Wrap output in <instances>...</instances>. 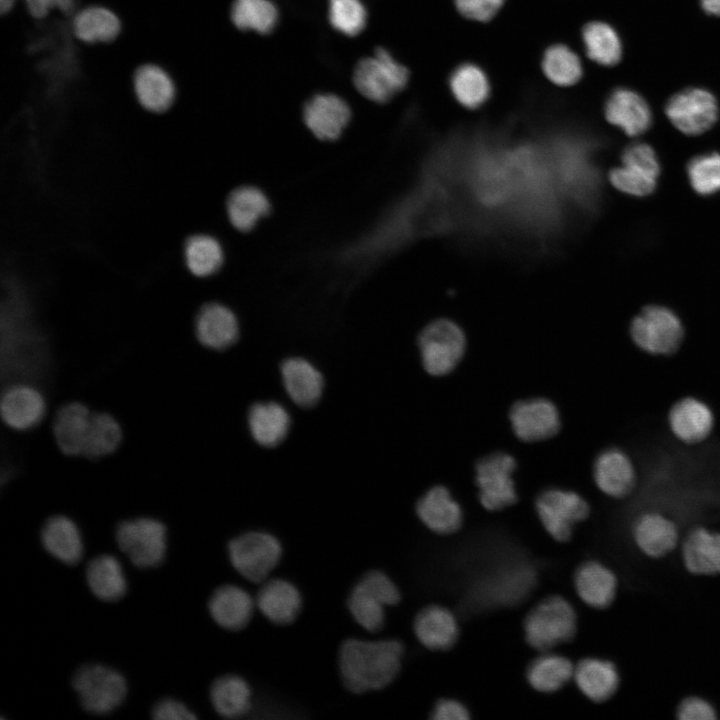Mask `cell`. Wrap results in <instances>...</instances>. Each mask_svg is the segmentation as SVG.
<instances>
[{
	"label": "cell",
	"instance_id": "f5cc1de1",
	"mask_svg": "<svg viewBox=\"0 0 720 720\" xmlns=\"http://www.w3.org/2000/svg\"><path fill=\"white\" fill-rule=\"evenodd\" d=\"M28 12L31 16L41 19L54 8H57L56 0H25Z\"/></svg>",
	"mask_w": 720,
	"mask_h": 720
},
{
	"label": "cell",
	"instance_id": "c3c4849f",
	"mask_svg": "<svg viewBox=\"0 0 720 720\" xmlns=\"http://www.w3.org/2000/svg\"><path fill=\"white\" fill-rule=\"evenodd\" d=\"M458 12L470 20L487 22L504 5L505 0H454Z\"/></svg>",
	"mask_w": 720,
	"mask_h": 720
},
{
	"label": "cell",
	"instance_id": "d6986e66",
	"mask_svg": "<svg viewBox=\"0 0 720 720\" xmlns=\"http://www.w3.org/2000/svg\"><path fill=\"white\" fill-rule=\"evenodd\" d=\"M1 416L4 423L16 431L34 428L46 414L42 393L30 384L10 385L1 399Z\"/></svg>",
	"mask_w": 720,
	"mask_h": 720
},
{
	"label": "cell",
	"instance_id": "44dd1931",
	"mask_svg": "<svg viewBox=\"0 0 720 720\" xmlns=\"http://www.w3.org/2000/svg\"><path fill=\"white\" fill-rule=\"evenodd\" d=\"M304 121L315 137L323 141L339 138L350 121L348 104L332 94H319L304 107Z\"/></svg>",
	"mask_w": 720,
	"mask_h": 720
},
{
	"label": "cell",
	"instance_id": "816d5d0a",
	"mask_svg": "<svg viewBox=\"0 0 720 720\" xmlns=\"http://www.w3.org/2000/svg\"><path fill=\"white\" fill-rule=\"evenodd\" d=\"M431 718L435 720H467L470 718V714L459 701L442 699L434 706Z\"/></svg>",
	"mask_w": 720,
	"mask_h": 720
},
{
	"label": "cell",
	"instance_id": "7402d4cb",
	"mask_svg": "<svg viewBox=\"0 0 720 720\" xmlns=\"http://www.w3.org/2000/svg\"><path fill=\"white\" fill-rule=\"evenodd\" d=\"M684 568L697 576L720 574V532L704 526L692 528L681 544Z\"/></svg>",
	"mask_w": 720,
	"mask_h": 720
},
{
	"label": "cell",
	"instance_id": "f6af8a7d",
	"mask_svg": "<svg viewBox=\"0 0 720 720\" xmlns=\"http://www.w3.org/2000/svg\"><path fill=\"white\" fill-rule=\"evenodd\" d=\"M329 20L337 31L354 36L365 27L367 13L360 0H329Z\"/></svg>",
	"mask_w": 720,
	"mask_h": 720
},
{
	"label": "cell",
	"instance_id": "bcb514c9",
	"mask_svg": "<svg viewBox=\"0 0 720 720\" xmlns=\"http://www.w3.org/2000/svg\"><path fill=\"white\" fill-rule=\"evenodd\" d=\"M609 179L615 188L624 193L645 196L655 189L657 178L640 169L621 165L610 172Z\"/></svg>",
	"mask_w": 720,
	"mask_h": 720
},
{
	"label": "cell",
	"instance_id": "11a10c76",
	"mask_svg": "<svg viewBox=\"0 0 720 720\" xmlns=\"http://www.w3.org/2000/svg\"><path fill=\"white\" fill-rule=\"evenodd\" d=\"M75 1L76 0H56L57 9L63 13H70L74 8Z\"/></svg>",
	"mask_w": 720,
	"mask_h": 720
},
{
	"label": "cell",
	"instance_id": "f35d334b",
	"mask_svg": "<svg viewBox=\"0 0 720 720\" xmlns=\"http://www.w3.org/2000/svg\"><path fill=\"white\" fill-rule=\"evenodd\" d=\"M574 669L572 662L566 657L544 653L529 664L526 675L535 690L551 693L561 689L573 678Z\"/></svg>",
	"mask_w": 720,
	"mask_h": 720
},
{
	"label": "cell",
	"instance_id": "836d02e7",
	"mask_svg": "<svg viewBox=\"0 0 720 720\" xmlns=\"http://www.w3.org/2000/svg\"><path fill=\"white\" fill-rule=\"evenodd\" d=\"M448 83L453 97L467 109L479 108L490 96L491 85L486 72L471 62L456 66Z\"/></svg>",
	"mask_w": 720,
	"mask_h": 720
},
{
	"label": "cell",
	"instance_id": "f546056e",
	"mask_svg": "<svg viewBox=\"0 0 720 720\" xmlns=\"http://www.w3.org/2000/svg\"><path fill=\"white\" fill-rule=\"evenodd\" d=\"M133 88L141 106L156 113L168 110L176 95V87L169 74L150 63L141 65L135 71Z\"/></svg>",
	"mask_w": 720,
	"mask_h": 720
},
{
	"label": "cell",
	"instance_id": "7a4b0ae2",
	"mask_svg": "<svg viewBox=\"0 0 720 720\" xmlns=\"http://www.w3.org/2000/svg\"><path fill=\"white\" fill-rule=\"evenodd\" d=\"M629 335L639 351L653 357H671L682 347L685 329L671 309L649 305L632 319Z\"/></svg>",
	"mask_w": 720,
	"mask_h": 720
},
{
	"label": "cell",
	"instance_id": "7dc6e473",
	"mask_svg": "<svg viewBox=\"0 0 720 720\" xmlns=\"http://www.w3.org/2000/svg\"><path fill=\"white\" fill-rule=\"evenodd\" d=\"M622 164L640 169L656 178L660 171L655 151L645 143H634L628 146L622 154Z\"/></svg>",
	"mask_w": 720,
	"mask_h": 720
},
{
	"label": "cell",
	"instance_id": "4dcf8cb0",
	"mask_svg": "<svg viewBox=\"0 0 720 720\" xmlns=\"http://www.w3.org/2000/svg\"><path fill=\"white\" fill-rule=\"evenodd\" d=\"M574 679L579 690L593 702L609 700L618 690L620 675L610 660L585 658L574 669Z\"/></svg>",
	"mask_w": 720,
	"mask_h": 720
},
{
	"label": "cell",
	"instance_id": "7c38bea8",
	"mask_svg": "<svg viewBox=\"0 0 720 720\" xmlns=\"http://www.w3.org/2000/svg\"><path fill=\"white\" fill-rule=\"evenodd\" d=\"M665 112L671 123L681 132L697 135L713 126L718 117L715 97L700 88H688L673 95Z\"/></svg>",
	"mask_w": 720,
	"mask_h": 720
},
{
	"label": "cell",
	"instance_id": "ba28073f",
	"mask_svg": "<svg viewBox=\"0 0 720 720\" xmlns=\"http://www.w3.org/2000/svg\"><path fill=\"white\" fill-rule=\"evenodd\" d=\"M72 684L84 709L94 714L112 712L122 703L127 692L124 677L116 670L99 664L79 668Z\"/></svg>",
	"mask_w": 720,
	"mask_h": 720
},
{
	"label": "cell",
	"instance_id": "ab89813d",
	"mask_svg": "<svg viewBox=\"0 0 720 720\" xmlns=\"http://www.w3.org/2000/svg\"><path fill=\"white\" fill-rule=\"evenodd\" d=\"M582 41L587 56L600 65H615L622 56L620 38L607 23L593 21L586 24L582 29Z\"/></svg>",
	"mask_w": 720,
	"mask_h": 720
},
{
	"label": "cell",
	"instance_id": "1f68e13d",
	"mask_svg": "<svg viewBox=\"0 0 720 720\" xmlns=\"http://www.w3.org/2000/svg\"><path fill=\"white\" fill-rule=\"evenodd\" d=\"M41 540L45 549L55 558L73 565L83 553V544L76 524L66 516L50 517L44 524Z\"/></svg>",
	"mask_w": 720,
	"mask_h": 720
},
{
	"label": "cell",
	"instance_id": "4316f807",
	"mask_svg": "<svg viewBox=\"0 0 720 720\" xmlns=\"http://www.w3.org/2000/svg\"><path fill=\"white\" fill-rule=\"evenodd\" d=\"M416 513L427 528L441 535L456 532L463 522L460 505L443 486L429 489L418 500Z\"/></svg>",
	"mask_w": 720,
	"mask_h": 720
},
{
	"label": "cell",
	"instance_id": "83f0119b",
	"mask_svg": "<svg viewBox=\"0 0 720 720\" xmlns=\"http://www.w3.org/2000/svg\"><path fill=\"white\" fill-rule=\"evenodd\" d=\"M607 121L622 129L628 136L645 132L651 124V111L646 101L629 89H616L605 104Z\"/></svg>",
	"mask_w": 720,
	"mask_h": 720
},
{
	"label": "cell",
	"instance_id": "f1b7e54d",
	"mask_svg": "<svg viewBox=\"0 0 720 720\" xmlns=\"http://www.w3.org/2000/svg\"><path fill=\"white\" fill-rule=\"evenodd\" d=\"M414 633L420 643L431 650H448L457 641L458 623L452 612L439 605H430L418 612Z\"/></svg>",
	"mask_w": 720,
	"mask_h": 720
},
{
	"label": "cell",
	"instance_id": "cb8c5ba5",
	"mask_svg": "<svg viewBox=\"0 0 720 720\" xmlns=\"http://www.w3.org/2000/svg\"><path fill=\"white\" fill-rule=\"evenodd\" d=\"M256 607L272 623L288 625L295 621L302 607L298 589L280 578L267 579L255 597Z\"/></svg>",
	"mask_w": 720,
	"mask_h": 720
},
{
	"label": "cell",
	"instance_id": "d6a6232c",
	"mask_svg": "<svg viewBox=\"0 0 720 720\" xmlns=\"http://www.w3.org/2000/svg\"><path fill=\"white\" fill-rule=\"evenodd\" d=\"M270 209L267 196L255 186H241L234 189L226 202L229 221L241 232L252 230L260 219L270 213Z\"/></svg>",
	"mask_w": 720,
	"mask_h": 720
},
{
	"label": "cell",
	"instance_id": "484cf974",
	"mask_svg": "<svg viewBox=\"0 0 720 720\" xmlns=\"http://www.w3.org/2000/svg\"><path fill=\"white\" fill-rule=\"evenodd\" d=\"M574 585L580 599L596 609L608 608L615 600L618 579L616 574L596 560L583 562L575 571Z\"/></svg>",
	"mask_w": 720,
	"mask_h": 720
},
{
	"label": "cell",
	"instance_id": "b9f144b4",
	"mask_svg": "<svg viewBox=\"0 0 720 720\" xmlns=\"http://www.w3.org/2000/svg\"><path fill=\"white\" fill-rule=\"evenodd\" d=\"M220 243L208 235H194L185 243V261L189 271L198 277L214 274L223 264Z\"/></svg>",
	"mask_w": 720,
	"mask_h": 720
},
{
	"label": "cell",
	"instance_id": "5b68a950",
	"mask_svg": "<svg viewBox=\"0 0 720 720\" xmlns=\"http://www.w3.org/2000/svg\"><path fill=\"white\" fill-rule=\"evenodd\" d=\"M228 553L233 567L242 577L261 584L278 565L282 547L273 535L251 531L231 540Z\"/></svg>",
	"mask_w": 720,
	"mask_h": 720
},
{
	"label": "cell",
	"instance_id": "603a6c76",
	"mask_svg": "<svg viewBox=\"0 0 720 720\" xmlns=\"http://www.w3.org/2000/svg\"><path fill=\"white\" fill-rule=\"evenodd\" d=\"M92 412L79 401L61 406L55 413L52 434L57 448L67 456H82Z\"/></svg>",
	"mask_w": 720,
	"mask_h": 720
},
{
	"label": "cell",
	"instance_id": "f907efd6",
	"mask_svg": "<svg viewBox=\"0 0 720 720\" xmlns=\"http://www.w3.org/2000/svg\"><path fill=\"white\" fill-rule=\"evenodd\" d=\"M152 717L157 720H191L196 716L183 703L165 698L160 700L152 709Z\"/></svg>",
	"mask_w": 720,
	"mask_h": 720
},
{
	"label": "cell",
	"instance_id": "277c9868",
	"mask_svg": "<svg viewBox=\"0 0 720 720\" xmlns=\"http://www.w3.org/2000/svg\"><path fill=\"white\" fill-rule=\"evenodd\" d=\"M401 599L396 584L383 572L366 573L352 589L347 606L355 621L365 630L375 633L385 622V608Z\"/></svg>",
	"mask_w": 720,
	"mask_h": 720
},
{
	"label": "cell",
	"instance_id": "8fae6325",
	"mask_svg": "<svg viewBox=\"0 0 720 720\" xmlns=\"http://www.w3.org/2000/svg\"><path fill=\"white\" fill-rule=\"evenodd\" d=\"M517 463L513 456L495 452L480 459L475 466V482L484 508L497 511L517 501L513 473Z\"/></svg>",
	"mask_w": 720,
	"mask_h": 720
},
{
	"label": "cell",
	"instance_id": "db71d44e",
	"mask_svg": "<svg viewBox=\"0 0 720 720\" xmlns=\"http://www.w3.org/2000/svg\"><path fill=\"white\" fill-rule=\"evenodd\" d=\"M702 8L711 15L720 16V0H700Z\"/></svg>",
	"mask_w": 720,
	"mask_h": 720
},
{
	"label": "cell",
	"instance_id": "e575fe53",
	"mask_svg": "<svg viewBox=\"0 0 720 720\" xmlns=\"http://www.w3.org/2000/svg\"><path fill=\"white\" fill-rule=\"evenodd\" d=\"M72 30L76 38L85 43H108L118 37L121 22L112 10L92 5L75 15Z\"/></svg>",
	"mask_w": 720,
	"mask_h": 720
},
{
	"label": "cell",
	"instance_id": "d4e9b609",
	"mask_svg": "<svg viewBox=\"0 0 720 720\" xmlns=\"http://www.w3.org/2000/svg\"><path fill=\"white\" fill-rule=\"evenodd\" d=\"M255 607V599L246 590L232 584L217 588L208 603L213 620L230 631L245 628L253 616Z\"/></svg>",
	"mask_w": 720,
	"mask_h": 720
},
{
	"label": "cell",
	"instance_id": "d590c367",
	"mask_svg": "<svg viewBox=\"0 0 720 720\" xmlns=\"http://www.w3.org/2000/svg\"><path fill=\"white\" fill-rule=\"evenodd\" d=\"M210 699L215 711L225 718H239L251 708V689L240 676L225 675L211 685Z\"/></svg>",
	"mask_w": 720,
	"mask_h": 720
},
{
	"label": "cell",
	"instance_id": "ee69618b",
	"mask_svg": "<svg viewBox=\"0 0 720 720\" xmlns=\"http://www.w3.org/2000/svg\"><path fill=\"white\" fill-rule=\"evenodd\" d=\"M693 189L702 195L720 190V154L708 153L693 158L687 167Z\"/></svg>",
	"mask_w": 720,
	"mask_h": 720
},
{
	"label": "cell",
	"instance_id": "74e56055",
	"mask_svg": "<svg viewBox=\"0 0 720 720\" xmlns=\"http://www.w3.org/2000/svg\"><path fill=\"white\" fill-rule=\"evenodd\" d=\"M123 440L119 421L110 413L93 411L82 456L95 460L115 453Z\"/></svg>",
	"mask_w": 720,
	"mask_h": 720
},
{
	"label": "cell",
	"instance_id": "9f6ffc18",
	"mask_svg": "<svg viewBox=\"0 0 720 720\" xmlns=\"http://www.w3.org/2000/svg\"><path fill=\"white\" fill-rule=\"evenodd\" d=\"M16 0H0V11L2 14L8 13L14 6Z\"/></svg>",
	"mask_w": 720,
	"mask_h": 720
},
{
	"label": "cell",
	"instance_id": "9a60e30c",
	"mask_svg": "<svg viewBox=\"0 0 720 720\" xmlns=\"http://www.w3.org/2000/svg\"><path fill=\"white\" fill-rule=\"evenodd\" d=\"M632 540L646 557L660 559L673 552L679 543V529L670 517L658 511H645L632 523Z\"/></svg>",
	"mask_w": 720,
	"mask_h": 720
},
{
	"label": "cell",
	"instance_id": "8992f818",
	"mask_svg": "<svg viewBox=\"0 0 720 720\" xmlns=\"http://www.w3.org/2000/svg\"><path fill=\"white\" fill-rule=\"evenodd\" d=\"M418 347L427 373L442 376L452 371L465 351V336L454 322L436 320L419 334Z\"/></svg>",
	"mask_w": 720,
	"mask_h": 720
},
{
	"label": "cell",
	"instance_id": "e0dca14e",
	"mask_svg": "<svg viewBox=\"0 0 720 720\" xmlns=\"http://www.w3.org/2000/svg\"><path fill=\"white\" fill-rule=\"evenodd\" d=\"M279 372L283 389L296 406L308 409L321 400L324 376L311 361L300 356L288 357L280 364Z\"/></svg>",
	"mask_w": 720,
	"mask_h": 720
},
{
	"label": "cell",
	"instance_id": "2e32d148",
	"mask_svg": "<svg viewBox=\"0 0 720 720\" xmlns=\"http://www.w3.org/2000/svg\"><path fill=\"white\" fill-rule=\"evenodd\" d=\"M592 472L597 488L611 498H625L636 487L635 464L621 448L610 447L601 451L594 460Z\"/></svg>",
	"mask_w": 720,
	"mask_h": 720
},
{
	"label": "cell",
	"instance_id": "681fc988",
	"mask_svg": "<svg viewBox=\"0 0 720 720\" xmlns=\"http://www.w3.org/2000/svg\"><path fill=\"white\" fill-rule=\"evenodd\" d=\"M676 716L679 720H715L717 710L711 702L700 696L685 697L678 704Z\"/></svg>",
	"mask_w": 720,
	"mask_h": 720
},
{
	"label": "cell",
	"instance_id": "6da1fadb",
	"mask_svg": "<svg viewBox=\"0 0 720 720\" xmlns=\"http://www.w3.org/2000/svg\"><path fill=\"white\" fill-rule=\"evenodd\" d=\"M404 646L393 639H348L339 649L338 664L345 687L353 693L388 686L398 675Z\"/></svg>",
	"mask_w": 720,
	"mask_h": 720
},
{
	"label": "cell",
	"instance_id": "7bdbcfd3",
	"mask_svg": "<svg viewBox=\"0 0 720 720\" xmlns=\"http://www.w3.org/2000/svg\"><path fill=\"white\" fill-rule=\"evenodd\" d=\"M231 19L239 29L266 34L275 27L278 11L269 0H234Z\"/></svg>",
	"mask_w": 720,
	"mask_h": 720
},
{
	"label": "cell",
	"instance_id": "4fadbf2b",
	"mask_svg": "<svg viewBox=\"0 0 720 720\" xmlns=\"http://www.w3.org/2000/svg\"><path fill=\"white\" fill-rule=\"evenodd\" d=\"M715 414L704 400L686 395L676 400L667 412V425L673 436L685 445H697L712 434Z\"/></svg>",
	"mask_w": 720,
	"mask_h": 720
},
{
	"label": "cell",
	"instance_id": "9c48e42d",
	"mask_svg": "<svg viewBox=\"0 0 720 720\" xmlns=\"http://www.w3.org/2000/svg\"><path fill=\"white\" fill-rule=\"evenodd\" d=\"M119 548L139 568L159 565L166 553V528L153 518L121 522L116 529Z\"/></svg>",
	"mask_w": 720,
	"mask_h": 720
},
{
	"label": "cell",
	"instance_id": "3957f363",
	"mask_svg": "<svg viewBox=\"0 0 720 720\" xmlns=\"http://www.w3.org/2000/svg\"><path fill=\"white\" fill-rule=\"evenodd\" d=\"M576 631V612L561 596L543 599L527 614L524 621L526 641L541 652L572 640Z\"/></svg>",
	"mask_w": 720,
	"mask_h": 720
},
{
	"label": "cell",
	"instance_id": "60d3db41",
	"mask_svg": "<svg viewBox=\"0 0 720 720\" xmlns=\"http://www.w3.org/2000/svg\"><path fill=\"white\" fill-rule=\"evenodd\" d=\"M541 66L546 78L560 87L573 86L583 76L580 58L561 43L553 44L544 51Z\"/></svg>",
	"mask_w": 720,
	"mask_h": 720
},
{
	"label": "cell",
	"instance_id": "52a82bcc",
	"mask_svg": "<svg viewBox=\"0 0 720 720\" xmlns=\"http://www.w3.org/2000/svg\"><path fill=\"white\" fill-rule=\"evenodd\" d=\"M353 79L363 96L384 103L406 87L409 72L386 49L378 48L373 57L357 64Z\"/></svg>",
	"mask_w": 720,
	"mask_h": 720
},
{
	"label": "cell",
	"instance_id": "5bb4252c",
	"mask_svg": "<svg viewBox=\"0 0 720 720\" xmlns=\"http://www.w3.org/2000/svg\"><path fill=\"white\" fill-rule=\"evenodd\" d=\"M509 418L515 435L525 442L546 440L558 433L561 422L556 406L544 398L516 402Z\"/></svg>",
	"mask_w": 720,
	"mask_h": 720
},
{
	"label": "cell",
	"instance_id": "30bf717a",
	"mask_svg": "<svg viewBox=\"0 0 720 720\" xmlns=\"http://www.w3.org/2000/svg\"><path fill=\"white\" fill-rule=\"evenodd\" d=\"M535 505L542 525L559 542L568 541L574 526L590 514L589 504L582 496L558 488L542 491Z\"/></svg>",
	"mask_w": 720,
	"mask_h": 720
},
{
	"label": "cell",
	"instance_id": "8d00e7d4",
	"mask_svg": "<svg viewBox=\"0 0 720 720\" xmlns=\"http://www.w3.org/2000/svg\"><path fill=\"white\" fill-rule=\"evenodd\" d=\"M86 579L93 594L104 601L119 600L126 592V579L120 562L112 555L92 559Z\"/></svg>",
	"mask_w": 720,
	"mask_h": 720
},
{
	"label": "cell",
	"instance_id": "ffe728a7",
	"mask_svg": "<svg viewBox=\"0 0 720 720\" xmlns=\"http://www.w3.org/2000/svg\"><path fill=\"white\" fill-rule=\"evenodd\" d=\"M250 436L262 448H276L288 437L292 421L288 410L273 400L253 403L247 411Z\"/></svg>",
	"mask_w": 720,
	"mask_h": 720
},
{
	"label": "cell",
	"instance_id": "ac0fdd59",
	"mask_svg": "<svg viewBox=\"0 0 720 720\" xmlns=\"http://www.w3.org/2000/svg\"><path fill=\"white\" fill-rule=\"evenodd\" d=\"M194 331L199 344L211 351L231 348L240 336V326L234 312L216 302L200 308L195 317Z\"/></svg>",
	"mask_w": 720,
	"mask_h": 720
}]
</instances>
